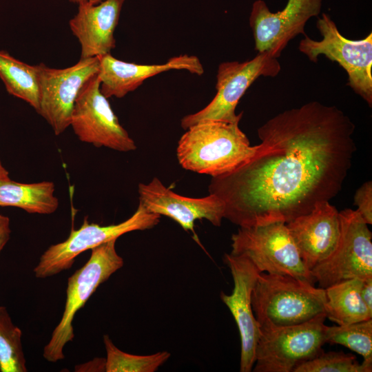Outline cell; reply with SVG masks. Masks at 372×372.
<instances>
[{
    "label": "cell",
    "instance_id": "obj_29",
    "mask_svg": "<svg viewBox=\"0 0 372 372\" xmlns=\"http://www.w3.org/2000/svg\"><path fill=\"white\" fill-rule=\"evenodd\" d=\"M69 1L71 3L81 5V4H85V3L97 4L103 1V0H69Z\"/></svg>",
    "mask_w": 372,
    "mask_h": 372
},
{
    "label": "cell",
    "instance_id": "obj_12",
    "mask_svg": "<svg viewBox=\"0 0 372 372\" xmlns=\"http://www.w3.org/2000/svg\"><path fill=\"white\" fill-rule=\"evenodd\" d=\"M39 69V109L37 113L51 126L55 135L70 125L76 99L83 85L99 71V56L80 59L63 69L40 63Z\"/></svg>",
    "mask_w": 372,
    "mask_h": 372
},
{
    "label": "cell",
    "instance_id": "obj_24",
    "mask_svg": "<svg viewBox=\"0 0 372 372\" xmlns=\"http://www.w3.org/2000/svg\"><path fill=\"white\" fill-rule=\"evenodd\" d=\"M22 333L14 325L6 307L0 306V371L26 372L21 344Z\"/></svg>",
    "mask_w": 372,
    "mask_h": 372
},
{
    "label": "cell",
    "instance_id": "obj_13",
    "mask_svg": "<svg viewBox=\"0 0 372 372\" xmlns=\"http://www.w3.org/2000/svg\"><path fill=\"white\" fill-rule=\"evenodd\" d=\"M322 4V0H288L283 9L273 12L264 1H255L249 17L255 50L278 59L291 39L305 35L307 22L320 14Z\"/></svg>",
    "mask_w": 372,
    "mask_h": 372
},
{
    "label": "cell",
    "instance_id": "obj_6",
    "mask_svg": "<svg viewBox=\"0 0 372 372\" xmlns=\"http://www.w3.org/2000/svg\"><path fill=\"white\" fill-rule=\"evenodd\" d=\"M325 314L287 327L260 330L254 372H294L320 353L325 342Z\"/></svg>",
    "mask_w": 372,
    "mask_h": 372
},
{
    "label": "cell",
    "instance_id": "obj_21",
    "mask_svg": "<svg viewBox=\"0 0 372 372\" xmlns=\"http://www.w3.org/2000/svg\"><path fill=\"white\" fill-rule=\"evenodd\" d=\"M0 78L7 92L39 109L38 65H30L0 51Z\"/></svg>",
    "mask_w": 372,
    "mask_h": 372
},
{
    "label": "cell",
    "instance_id": "obj_9",
    "mask_svg": "<svg viewBox=\"0 0 372 372\" xmlns=\"http://www.w3.org/2000/svg\"><path fill=\"white\" fill-rule=\"evenodd\" d=\"M340 231L336 247L311 271L313 281L325 289L352 278L372 276V234L356 210L339 212Z\"/></svg>",
    "mask_w": 372,
    "mask_h": 372
},
{
    "label": "cell",
    "instance_id": "obj_7",
    "mask_svg": "<svg viewBox=\"0 0 372 372\" xmlns=\"http://www.w3.org/2000/svg\"><path fill=\"white\" fill-rule=\"evenodd\" d=\"M316 26L322 39L316 41L305 34L298 45L300 52L314 63L319 55L338 63L348 74V85L371 107L372 33L360 40L347 39L325 13L318 19Z\"/></svg>",
    "mask_w": 372,
    "mask_h": 372
},
{
    "label": "cell",
    "instance_id": "obj_26",
    "mask_svg": "<svg viewBox=\"0 0 372 372\" xmlns=\"http://www.w3.org/2000/svg\"><path fill=\"white\" fill-rule=\"evenodd\" d=\"M353 205L368 225L372 224V181L363 183L355 192Z\"/></svg>",
    "mask_w": 372,
    "mask_h": 372
},
{
    "label": "cell",
    "instance_id": "obj_5",
    "mask_svg": "<svg viewBox=\"0 0 372 372\" xmlns=\"http://www.w3.org/2000/svg\"><path fill=\"white\" fill-rule=\"evenodd\" d=\"M231 251L249 259L260 273L294 276L315 285L286 223L240 227L231 236Z\"/></svg>",
    "mask_w": 372,
    "mask_h": 372
},
{
    "label": "cell",
    "instance_id": "obj_28",
    "mask_svg": "<svg viewBox=\"0 0 372 372\" xmlns=\"http://www.w3.org/2000/svg\"><path fill=\"white\" fill-rule=\"evenodd\" d=\"M10 232L9 218L0 214V253L8 242Z\"/></svg>",
    "mask_w": 372,
    "mask_h": 372
},
{
    "label": "cell",
    "instance_id": "obj_25",
    "mask_svg": "<svg viewBox=\"0 0 372 372\" xmlns=\"http://www.w3.org/2000/svg\"><path fill=\"white\" fill-rule=\"evenodd\" d=\"M372 370L360 364L352 354L342 351H323L314 358L299 365L294 372H371Z\"/></svg>",
    "mask_w": 372,
    "mask_h": 372
},
{
    "label": "cell",
    "instance_id": "obj_19",
    "mask_svg": "<svg viewBox=\"0 0 372 372\" xmlns=\"http://www.w3.org/2000/svg\"><path fill=\"white\" fill-rule=\"evenodd\" d=\"M52 181L21 183L0 179V206L21 208L30 214H51L59 207Z\"/></svg>",
    "mask_w": 372,
    "mask_h": 372
},
{
    "label": "cell",
    "instance_id": "obj_18",
    "mask_svg": "<svg viewBox=\"0 0 372 372\" xmlns=\"http://www.w3.org/2000/svg\"><path fill=\"white\" fill-rule=\"evenodd\" d=\"M125 0H103L79 5L70 28L81 45V59L99 56L116 46L114 31Z\"/></svg>",
    "mask_w": 372,
    "mask_h": 372
},
{
    "label": "cell",
    "instance_id": "obj_4",
    "mask_svg": "<svg viewBox=\"0 0 372 372\" xmlns=\"http://www.w3.org/2000/svg\"><path fill=\"white\" fill-rule=\"evenodd\" d=\"M116 241L113 239L92 249L87 262L68 278L64 311L43 349V355L48 362L64 359L63 349L74 337L72 321L75 314L99 286L123 266V259L116 250Z\"/></svg>",
    "mask_w": 372,
    "mask_h": 372
},
{
    "label": "cell",
    "instance_id": "obj_30",
    "mask_svg": "<svg viewBox=\"0 0 372 372\" xmlns=\"http://www.w3.org/2000/svg\"><path fill=\"white\" fill-rule=\"evenodd\" d=\"M9 178V172L2 165L0 161V179H6Z\"/></svg>",
    "mask_w": 372,
    "mask_h": 372
},
{
    "label": "cell",
    "instance_id": "obj_15",
    "mask_svg": "<svg viewBox=\"0 0 372 372\" xmlns=\"http://www.w3.org/2000/svg\"><path fill=\"white\" fill-rule=\"evenodd\" d=\"M138 192L139 203L148 211L167 216L194 234L196 220L206 219L220 227L224 218L225 203L215 194L203 198L183 196L165 187L156 177L147 184L140 183Z\"/></svg>",
    "mask_w": 372,
    "mask_h": 372
},
{
    "label": "cell",
    "instance_id": "obj_11",
    "mask_svg": "<svg viewBox=\"0 0 372 372\" xmlns=\"http://www.w3.org/2000/svg\"><path fill=\"white\" fill-rule=\"evenodd\" d=\"M98 74L81 87L75 101L70 126L78 138L96 147L127 152L136 145L121 126L110 104L100 90Z\"/></svg>",
    "mask_w": 372,
    "mask_h": 372
},
{
    "label": "cell",
    "instance_id": "obj_23",
    "mask_svg": "<svg viewBox=\"0 0 372 372\" xmlns=\"http://www.w3.org/2000/svg\"><path fill=\"white\" fill-rule=\"evenodd\" d=\"M107 357V372H154L170 357L167 351L139 355L124 352L117 348L107 335L103 336Z\"/></svg>",
    "mask_w": 372,
    "mask_h": 372
},
{
    "label": "cell",
    "instance_id": "obj_8",
    "mask_svg": "<svg viewBox=\"0 0 372 372\" xmlns=\"http://www.w3.org/2000/svg\"><path fill=\"white\" fill-rule=\"evenodd\" d=\"M281 66L269 52L258 53L244 62L227 61L218 65L216 94L200 111L185 116L180 121L184 130L206 121L240 122L242 112L236 113V106L249 86L260 76H276Z\"/></svg>",
    "mask_w": 372,
    "mask_h": 372
},
{
    "label": "cell",
    "instance_id": "obj_16",
    "mask_svg": "<svg viewBox=\"0 0 372 372\" xmlns=\"http://www.w3.org/2000/svg\"><path fill=\"white\" fill-rule=\"evenodd\" d=\"M286 225L309 271L332 253L339 240V211L329 201L316 203L309 213Z\"/></svg>",
    "mask_w": 372,
    "mask_h": 372
},
{
    "label": "cell",
    "instance_id": "obj_22",
    "mask_svg": "<svg viewBox=\"0 0 372 372\" xmlns=\"http://www.w3.org/2000/svg\"><path fill=\"white\" fill-rule=\"evenodd\" d=\"M325 342L340 344L358 353L362 362L372 370V318L344 325L325 328Z\"/></svg>",
    "mask_w": 372,
    "mask_h": 372
},
{
    "label": "cell",
    "instance_id": "obj_1",
    "mask_svg": "<svg viewBox=\"0 0 372 372\" xmlns=\"http://www.w3.org/2000/svg\"><path fill=\"white\" fill-rule=\"evenodd\" d=\"M355 125L341 110L311 101L278 114L258 130L255 153L211 177L209 194L239 227L288 223L342 189L356 150Z\"/></svg>",
    "mask_w": 372,
    "mask_h": 372
},
{
    "label": "cell",
    "instance_id": "obj_10",
    "mask_svg": "<svg viewBox=\"0 0 372 372\" xmlns=\"http://www.w3.org/2000/svg\"><path fill=\"white\" fill-rule=\"evenodd\" d=\"M160 218V215L148 211L141 203L132 216L118 224L103 226L89 223L85 218L79 229H72L65 241L51 245L41 255L34 269V275L45 278L67 270L83 251L126 233L152 229L158 224Z\"/></svg>",
    "mask_w": 372,
    "mask_h": 372
},
{
    "label": "cell",
    "instance_id": "obj_14",
    "mask_svg": "<svg viewBox=\"0 0 372 372\" xmlns=\"http://www.w3.org/2000/svg\"><path fill=\"white\" fill-rule=\"evenodd\" d=\"M224 261L230 269L234 289L229 295L222 292L220 298L229 309L239 331L240 371L250 372L254 365L256 347L260 335V329L252 309L251 293L260 272L242 256L225 254Z\"/></svg>",
    "mask_w": 372,
    "mask_h": 372
},
{
    "label": "cell",
    "instance_id": "obj_2",
    "mask_svg": "<svg viewBox=\"0 0 372 372\" xmlns=\"http://www.w3.org/2000/svg\"><path fill=\"white\" fill-rule=\"evenodd\" d=\"M239 122L206 121L186 130L176 149L186 170L211 177L233 171L256 151L239 127Z\"/></svg>",
    "mask_w": 372,
    "mask_h": 372
},
{
    "label": "cell",
    "instance_id": "obj_17",
    "mask_svg": "<svg viewBox=\"0 0 372 372\" xmlns=\"http://www.w3.org/2000/svg\"><path fill=\"white\" fill-rule=\"evenodd\" d=\"M99 58L100 90L106 98H122L137 89L146 79L171 70H185L198 75L204 72L199 59L187 54L172 57L163 64L129 63L116 59L110 53Z\"/></svg>",
    "mask_w": 372,
    "mask_h": 372
},
{
    "label": "cell",
    "instance_id": "obj_20",
    "mask_svg": "<svg viewBox=\"0 0 372 372\" xmlns=\"http://www.w3.org/2000/svg\"><path fill=\"white\" fill-rule=\"evenodd\" d=\"M362 279L352 278L335 283L325 290L326 318L338 325L349 324L372 318L360 293Z\"/></svg>",
    "mask_w": 372,
    "mask_h": 372
},
{
    "label": "cell",
    "instance_id": "obj_27",
    "mask_svg": "<svg viewBox=\"0 0 372 372\" xmlns=\"http://www.w3.org/2000/svg\"><path fill=\"white\" fill-rule=\"evenodd\" d=\"M360 293L363 302L372 313V276L362 279Z\"/></svg>",
    "mask_w": 372,
    "mask_h": 372
},
{
    "label": "cell",
    "instance_id": "obj_3",
    "mask_svg": "<svg viewBox=\"0 0 372 372\" xmlns=\"http://www.w3.org/2000/svg\"><path fill=\"white\" fill-rule=\"evenodd\" d=\"M325 302L324 289L284 274L260 273L251 293L252 309L260 330L310 320L324 313Z\"/></svg>",
    "mask_w": 372,
    "mask_h": 372
}]
</instances>
